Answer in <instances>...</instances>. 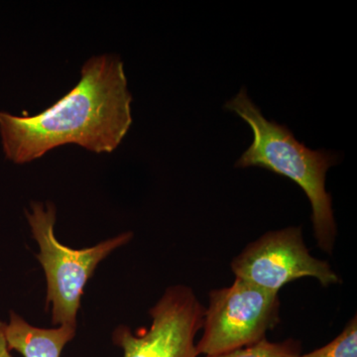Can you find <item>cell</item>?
Listing matches in <instances>:
<instances>
[{
    "label": "cell",
    "mask_w": 357,
    "mask_h": 357,
    "mask_svg": "<svg viewBox=\"0 0 357 357\" xmlns=\"http://www.w3.org/2000/svg\"><path fill=\"white\" fill-rule=\"evenodd\" d=\"M131 102L121 58L95 56L82 67L76 86L48 109L35 115L0 112L2 151L17 165L67 144L112 153L132 126Z\"/></svg>",
    "instance_id": "6da1fadb"
},
{
    "label": "cell",
    "mask_w": 357,
    "mask_h": 357,
    "mask_svg": "<svg viewBox=\"0 0 357 357\" xmlns=\"http://www.w3.org/2000/svg\"><path fill=\"white\" fill-rule=\"evenodd\" d=\"M299 357H357L356 317L330 344Z\"/></svg>",
    "instance_id": "9c48e42d"
},
{
    "label": "cell",
    "mask_w": 357,
    "mask_h": 357,
    "mask_svg": "<svg viewBox=\"0 0 357 357\" xmlns=\"http://www.w3.org/2000/svg\"><path fill=\"white\" fill-rule=\"evenodd\" d=\"M231 269L236 278L275 294L303 277L316 278L324 286L340 283L328 262L310 255L297 227L263 234L232 260Z\"/></svg>",
    "instance_id": "8992f818"
},
{
    "label": "cell",
    "mask_w": 357,
    "mask_h": 357,
    "mask_svg": "<svg viewBox=\"0 0 357 357\" xmlns=\"http://www.w3.org/2000/svg\"><path fill=\"white\" fill-rule=\"evenodd\" d=\"M76 328L72 326L37 328L11 312L6 335L9 349L20 352L23 357H61L66 344L76 335Z\"/></svg>",
    "instance_id": "52a82bcc"
},
{
    "label": "cell",
    "mask_w": 357,
    "mask_h": 357,
    "mask_svg": "<svg viewBox=\"0 0 357 357\" xmlns=\"http://www.w3.org/2000/svg\"><path fill=\"white\" fill-rule=\"evenodd\" d=\"M33 238L39 245L37 259L47 280V306L51 305L53 325L77 326V311L84 286L102 260L132 238L124 232L91 248L73 249L56 238L57 211L53 203L34 202L25 211Z\"/></svg>",
    "instance_id": "3957f363"
},
{
    "label": "cell",
    "mask_w": 357,
    "mask_h": 357,
    "mask_svg": "<svg viewBox=\"0 0 357 357\" xmlns=\"http://www.w3.org/2000/svg\"><path fill=\"white\" fill-rule=\"evenodd\" d=\"M278 321V294L236 278L229 287L210 292L197 351L217 356L255 344Z\"/></svg>",
    "instance_id": "277c9868"
},
{
    "label": "cell",
    "mask_w": 357,
    "mask_h": 357,
    "mask_svg": "<svg viewBox=\"0 0 357 357\" xmlns=\"http://www.w3.org/2000/svg\"><path fill=\"white\" fill-rule=\"evenodd\" d=\"M300 347L292 340L270 342L266 338L248 347L206 357H299Z\"/></svg>",
    "instance_id": "ba28073f"
},
{
    "label": "cell",
    "mask_w": 357,
    "mask_h": 357,
    "mask_svg": "<svg viewBox=\"0 0 357 357\" xmlns=\"http://www.w3.org/2000/svg\"><path fill=\"white\" fill-rule=\"evenodd\" d=\"M150 316V328L133 332L119 326L114 331L112 340L123 351V357H198L195 338L203 328L204 307L191 288L167 289Z\"/></svg>",
    "instance_id": "5b68a950"
},
{
    "label": "cell",
    "mask_w": 357,
    "mask_h": 357,
    "mask_svg": "<svg viewBox=\"0 0 357 357\" xmlns=\"http://www.w3.org/2000/svg\"><path fill=\"white\" fill-rule=\"evenodd\" d=\"M6 330V324L0 321V357H13L7 344Z\"/></svg>",
    "instance_id": "30bf717a"
},
{
    "label": "cell",
    "mask_w": 357,
    "mask_h": 357,
    "mask_svg": "<svg viewBox=\"0 0 357 357\" xmlns=\"http://www.w3.org/2000/svg\"><path fill=\"white\" fill-rule=\"evenodd\" d=\"M250 126L253 142L236 163V168L260 167L294 181L302 188L312 206L314 236L319 248L332 253L337 225L332 197L326 190V175L338 156L326 150H312L296 139L284 124L269 121L243 88L225 103Z\"/></svg>",
    "instance_id": "7a4b0ae2"
}]
</instances>
